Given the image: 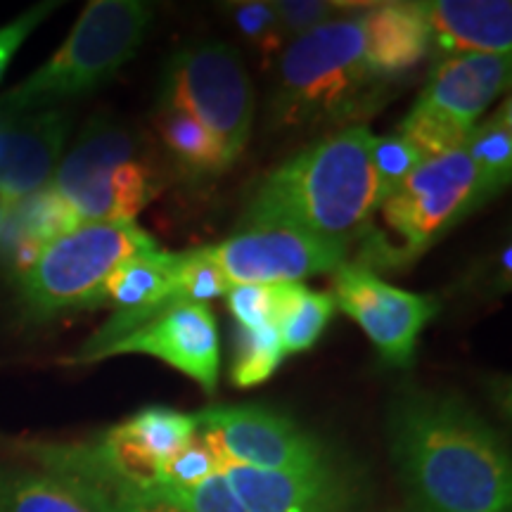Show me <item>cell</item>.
I'll return each mask as SVG.
<instances>
[{
	"label": "cell",
	"mask_w": 512,
	"mask_h": 512,
	"mask_svg": "<svg viewBox=\"0 0 512 512\" xmlns=\"http://www.w3.org/2000/svg\"><path fill=\"white\" fill-rule=\"evenodd\" d=\"M387 439L413 512H510V451L456 394L406 389L389 403Z\"/></svg>",
	"instance_id": "6da1fadb"
},
{
	"label": "cell",
	"mask_w": 512,
	"mask_h": 512,
	"mask_svg": "<svg viewBox=\"0 0 512 512\" xmlns=\"http://www.w3.org/2000/svg\"><path fill=\"white\" fill-rule=\"evenodd\" d=\"M370 147L366 126L304 147L256 185L240 226L299 230L351 247L380 202Z\"/></svg>",
	"instance_id": "7a4b0ae2"
},
{
	"label": "cell",
	"mask_w": 512,
	"mask_h": 512,
	"mask_svg": "<svg viewBox=\"0 0 512 512\" xmlns=\"http://www.w3.org/2000/svg\"><path fill=\"white\" fill-rule=\"evenodd\" d=\"M384 83L368 67L363 12L337 17L283 50L268 126L309 131L366 119L382 107Z\"/></svg>",
	"instance_id": "3957f363"
},
{
	"label": "cell",
	"mask_w": 512,
	"mask_h": 512,
	"mask_svg": "<svg viewBox=\"0 0 512 512\" xmlns=\"http://www.w3.org/2000/svg\"><path fill=\"white\" fill-rule=\"evenodd\" d=\"M482 204L465 147L425 159L370 214L356 238L354 264L373 273L411 266Z\"/></svg>",
	"instance_id": "277c9868"
},
{
	"label": "cell",
	"mask_w": 512,
	"mask_h": 512,
	"mask_svg": "<svg viewBox=\"0 0 512 512\" xmlns=\"http://www.w3.org/2000/svg\"><path fill=\"white\" fill-rule=\"evenodd\" d=\"M152 8L140 0H93L76 19L67 41L46 64L0 95L3 117L60 110L93 93L138 53L150 29Z\"/></svg>",
	"instance_id": "5b68a950"
},
{
	"label": "cell",
	"mask_w": 512,
	"mask_h": 512,
	"mask_svg": "<svg viewBox=\"0 0 512 512\" xmlns=\"http://www.w3.org/2000/svg\"><path fill=\"white\" fill-rule=\"evenodd\" d=\"M155 249V238L136 221L79 223L48 240L34 261L15 273L17 302L31 320L98 306L107 278L128 259Z\"/></svg>",
	"instance_id": "8992f818"
},
{
	"label": "cell",
	"mask_w": 512,
	"mask_h": 512,
	"mask_svg": "<svg viewBox=\"0 0 512 512\" xmlns=\"http://www.w3.org/2000/svg\"><path fill=\"white\" fill-rule=\"evenodd\" d=\"M202 124L233 166L254 124V88L242 57L221 41L181 48L164 67L159 105Z\"/></svg>",
	"instance_id": "52a82bcc"
},
{
	"label": "cell",
	"mask_w": 512,
	"mask_h": 512,
	"mask_svg": "<svg viewBox=\"0 0 512 512\" xmlns=\"http://www.w3.org/2000/svg\"><path fill=\"white\" fill-rule=\"evenodd\" d=\"M197 432L214 448L221 465L268 472H297L328 465L337 453L290 415L254 406H209L195 413Z\"/></svg>",
	"instance_id": "ba28073f"
},
{
	"label": "cell",
	"mask_w": 512,
	"mask_h": 512,
	"mask_svg": "<svg viewBox=\"0 0 512 512\" xmlns=\"http://www.w3.org/2000/svg\"><path fill=\"white\" fill-rule=\"evenodd\" d=\"M332 283L335 309L356 320L384 363L408 366L420 332L437 316L439 304L430 297L384 283L377 273L349 261L332 271Z\"/></svg>",
	"instance_id": "9c48e42d"
},
{
	"label": "cell",
	"mask_w": 512,
	"mask_h": 512,
	"mask_svg": "<svg viewBox=\"0 0 512 512\" xmlns=\"http://www.w3.org/2000/svg\"><path fill=\"white\" fill-rule=\"evenodd\" d=\"M209 259L230 285L297 283L347 264L349 245L299 230H242L221 245L207 247Z\"/></svg>",
	"instance_id": "30bf717a"
},
{
	"label": "cell",
	"mask_w": 512,
	"mask_h": 512,
	"mask_svg": "<svg viewBox=\"0 0 512 512\" xmlns=\"http://www.w3.org/2000/svg\"><path fill=\"white\" fill-rule=\"evenodd\" d=\"M12 451L62 482L91 512H181L124 475L98 441H22Z\"/></svg>",
	"instance_id": "8fae6325"
},
{
	"label": "cell",
	"mask_w": 512,
	"mask_h": 512,
	"mask_svg": "<svg viewBox=\"0 0 512 512\" xmlns=\"http://www.w3.org/2000/svg\"><path fill=\"white\" fill-rule=\"evenodd\" d=\"M155 356L195 380L207 394L219 384L221 339L216 318L207 304L178 302L102 349L93 363L112 356Z\"/></svg>",
	"instance_id": "7c38bea8"
},
{
	"label": "cell",
	"mask_w": 512,
	"mask_h": 512,
	"mask_svg": "<svg viewBox=\"0 0 512 512\" xmlns=\"http://www.w3.org/2000/svg\"><path fill=\"white\" fill-rule=\"evenodd\" d=\"M221 472L247 512H358L363 505V482L339 458L297 472L242 465H221Z\"/></svg>",
	"instance_id": "4fadbf2b"
},
{
	"label": "cell",
	"mask_w": 512,
	"mask_h": 512,
	"mask_svg": "<svg viewBox=\"0 0 512 512\" xmlns=\"http://www.w3.org/2000/svg\"><path fill=\"white\" fill-rule=\"evenodd\" d=\"M140 150L143 143L136 131L105 117L93 119L74 150L55 169L48 188L69 204L81 223H112V171L119 164L143 157Z\"/></svg>",
	"instance_id": "5bb4252c"
},
{
	"label": "cell",
	"mask_w": 512,
	"mask_h": 512,
	"mask_svg": "<svg viewBox=\"0 0 512 512\" xmlns=\"http://www.w3.org/2000/svg\"><path fill=\"white\" fill-rule=\"evenodd\" d=\"M178 254L147 252L121 264L102 287V302L114 304V313L102 328L69 358V366H88L93 358L169 306L181 302L176 287Z\"/></svg>",
	"instance_id": "9a60e30c"
},
{
	"label": "cell",
	"mask_w": 512,
	"mask_h": 512,
	"mask_svg": "<svg viewBox=\"0 0 512 512\" xmlns=\"http://www.w3.org/2000/svg\"><path fill=\"white\" fill-rule=\"evenodd\" d=\"M67 131L69 117L62 107L27 114V117H3L0 207H12L46 188L57 169Z\"/></svg>",
	"instance_id": "2e32d148"
},
{
	"label": "cell",
	"mask_w": 512,
	"mask_h": 512,
	"mask_svg": "<svg viewBox=\"0 0 512 512\" xmlns=\"http://www.w3.org/2000/svg\"><path fill=\"white\" fill-rule=\"evenodd\" d=\"M510 72V55L444 57L415 102L453 126L472 131L486 107L508 88Z\"/></svg>",
	"instance_id": "e0dca14e"
},
{
	"label": "cell",
	"mask_w": 512,
	"mask_h": 512,
	"mask_svg": "<svg viewBox=\"0 0 512 512\" xmlns=\"http://www.w3.org/2000/svg\"><path fill=\"white\" fill-rule=\"evenodd\" d=\"M415 8L430 29V48L441 60L453 55H510L508 0H422Z\"/></svg>",
	"instance_id": "ac0fdd59"
},
{
	"label": "cell",
	"mask_w": 512,
	"mask_h": 512,
	"mask_svg": "<svg viewBox=\"0 0 512 512\" xmlns=\"http://www.w3.org/2000/svg\"><path fill=\"white\" fill-rule=\"evenodd\" d=\"M197 434V418L166 406H150L119 422L98 439L105 456L124 475L152 484L159 467Z\"/></svg>",
	"instance_id": "d6986e66"
},
{
	"label": "cell",
	"mask_w": 512,
	"mask_h": 512,
	"mask_svg": "<svg viewBox=\"0 0 512 512\" xmlns=\"http://www.w3.org/2000/svg\"><path fill=\"white\" fill-rule=\"evenodd\" d=\"M366 60L377 79L418 67L430 53V29L415 3H380L363 10Z\"/></svg>",
	"instance_id": "ffe728a7"
},
{
	"label": "cell",
	"mask_w": 512,
	"mask_h": 512,
	"mask_svg": "<svg viewBox=\"0 0 512 512\" xmlns=\"http://www.w3.org/2000/svg\"><path fill=\"white\" fill-rule=\"evenodd\" d=\"M332 316L335 302L330 294L311 292L299 283L271 285V325L278 332L283 354L309 351Z\"/></svg>",
	"instance_id": "44dd1931"
},
{
	"label": "cell",
	"mask_w": 512,
	"mask_h": 512,
	"mask_svg": "<svg viewBox=\"0 0 512 512\" xmlns=\"http://www.w3.org/2000/svg\"><path fill=\"white\" fill-rule=\"evenodd\" d=\"M482 202L496 197L512 176V117L510 102L505 100L498 110L472 128L465 143Z\"/></svg>",
	"instance_id": "7402d4cb"
},
{
	"label": "cell",
	"mask_w": 512,
	"mask_h": 512,
	"mask_svg": "<svg viewBox=\"0 0 512 512\" xmlns=\"http://www.w3.org/2000/svg\"><path fill=\"white\" fill-rule=\"evenodd\" d=\"M0 512H91L62 482L34 465L0 463Z\"/></svg>",
	"instance_id": "603a6c76"
},
{
	"label": "cell",
	"mask_w": 512,
	"mask_h": 512,
	"mask_svg": "<svg viewBox=\"0 0 512 512\" xmlns=\"http://www.w3.org/2000/svg\"><path fill=\"white\" fill-rule=\"evenodd\" d=\"M155 124L164 147L171 152L174 162L181 166L183 174L192 178H209L221 176L223 171L230 169L221 145L216 143L207 128L197 124L188 114L157 107Z\"/></svg>",
	"instance_id": "cb8c5ba5"
},
{
	"label": "cell",
	"mask_w": 512,
	"mask_h": 512,
	"mask_svg": "<svg viewBox=\"0 0 512 512\" xmlns=\"http://www.w3.org/2000/svg\"><path fill=\"white\" fill-rule=\"evenodd\" d=\"M283 347L273 325L261 330H235V351L233 366H230V380L235 387L249 389L266 382L280 361H283Z\"/></svg>",
	"instance_id": "d4e9b609"
},
{
	"label": "cell",
	"mask_w": 512,
	"mask_h": 512,
	"mask_svg": "<svg viewBox=\"0 0 512 512\" xmlns=\"http://www.w3.org/2000/svg\"><path fill=\"white\" fill-rule=\"evenodd\" d=\"M145 486V484H143ZM147 491L159 501L174 505L181 512H247L235 491L230 489L223 472H216L197 486H171V484H147Z\"/></svg>",
	"instance_id": "484cf974"
},
{
	"label": "cell",
	"mask_w": 512,
	"mask_h": 512,
	"mask_svg": "<svg viewBox=\"0 0 512 512\" xmlns=\"http://www.w3.org/2000/svg\"><path fill=\"white\" fill-rule=\"evenodd\" d=\"M176 287L181 302L204 304L207 299L228 294L233 285H230L221 268L209 259L207 247H202L178 254Z\"/></svg>",
	"instance_id": "4316f807"
},
{
	"label": "cell",
	"mask_w": 512,
	"mask_h": 512,
	"mask_svg": "<svg viewBox=\"0 0 512 512\" xmlns=\"http://www.w3.org/2000/svg\"><path fill=\"white\" fill-rule=\"evenodd\" d=\"M230 17L235 27L254 53L261 55L264 64L273 60L283 50L285 31L280 27L278 15H275L273 3H261V0H249V3H233L230 5Z\"/></svg>",
	"instance_id": "83f0119b"
},
{
	"label": "cell",
	"mask_w": 512,
	"mask_h": 512,
	"mask_svg": "<svg viewBox=\"0 0 512 512\" xmlns=\"http://www.w3.org/2000/svg\"><path fill=\"white\" fill-rule=\"evenodd\" d=\"M370 152H373L380 202L389 195V192L399 188V185L425 162V159L420 157V152L415 150L406 138L399 136V133H392V136H373V147H370Z\"/></svg>",
	"instance_id": "f1b7e54d"
},
{
	"label": "cell",
	"mask_w": 512,
	"mask_h": 512,
	"mask_svg": "<svg viewBox=\"0 0 512 512\" xmlns=\"http://www.w3.org/2000/svg\"><path fill=\"white\" fill-rule=\"evenodd\" d=\"M216 472H221V460L214 453V448L202 439L200 432H197L188 444L178 448L174 456L164 460L155 482L188 489V486L202 484L204 479L216 475Z\"/></svg>",
	"instance_id": "f546056e"
},
{
	"label": "cell",
	"mask_w": 512,
	"mask_h": 512,
	"mask_svg": "<svg viewBox=\"0 0 512 512\" xmlns=\"http://www.w3.org/2000/svg\"><path fill=\"white\" fill-rule=\"evenodd\" d=\"M339 8L342 5L328 3V0H278V3H273V10L278 15L280 27L285 31V38L290 36L292 41L337 19Z\"/></svg>",
	"instance_id": "4dcf8cb0"
},
{
	"label": "cell",
	"mask_w": 512,
	"mask_h": 512,
	"mask_svg": "<svg viewBox=\"0 0 512 512\" xmlns=\"http://www.w3.org/2000/svg\"><path fill=\"white\" fill-rule=\"evenodd\" d=\"M228 309L242 330H261L271 325V285H233Z\"/></svg>",
	"instance_id": "1f68e13d"
},
{
	"label": "cell",
	"mask_w": 512,
	"mask_h": 512,
	"mask_svg": "<svg viewBox=\"0 0 512 512\" xmlns=\"http://www.w3.org/2000/svg\"><path fill=\"white\" fill-rule=\"evenodd\" d=\"M57 5L60 3H41L36 5V8L22 12V15L12 19L5 27H0V79H3L5 69L10 67L12 57H15L17 50L22 48V43L34 34L43 19L50 17V12H53Z\"/></svg>",
	"instance_id": "d6a6232c"
}]
</instances>
